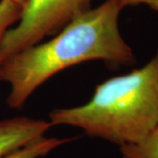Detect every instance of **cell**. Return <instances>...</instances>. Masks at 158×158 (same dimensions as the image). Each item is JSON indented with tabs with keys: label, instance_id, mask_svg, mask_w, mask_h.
Segmentation results:
<instances>
[{
	"label": "cell",
	"instance_id": "ba28073f",
	"mask_svg": "<svg viewBox=\"0 0 158 158\" xmlns=\"http://www.w3.org/2000/svg\"><path fill=\"white\" fill-rule=\"evenodd\" d=\"M124 8L127 6H146L158 12V0H118Z\"/></svg>",
	"mask_w": 158,
	"mask_h": 158
},
{
	"label": "cell",
	"instance_id": "3957f363",
	"mask_svg": "<svg viewBox=\"0 0 158 158\" xmlns=\"http://www.w3.org/2000/svg\"><path fill=\"white\" fill-rule=\"evenodd\" d=\"M93 0H27L21 17L6 33V57L56 34L70 20L91 8Z\"/></svg>",
	"mask_w": 158,
	"mask_h": 158
},
{
	"label": "cell",
	"instance_id": "7a4b0ae2",
	"mask_svg": "<svg viewBox=\"0 0 158 158\" xmlns=\"http://www.w3.org/2000/svg\"><path fill=\"white\" fill-rule=\"evenodd\" d=\"M49 122L119 147L144 138L158 127V48L142 67L98 85L84 105L53 110Z\"/></svg>",
	"mask_w": 158,
	"mask_h": 158
},
{
	"label": "cell",
	"instance_id": "52a82bcc",
	"mask_svg": "<svg viewBox=\"0 0 158 158\" xmlns=\"http://www.w3.org/2000/svg\"><path fill=\"white\" fill-rule=\"evenodd\" d=\"M121 158H158V127L135 143L119 147Z\"/></svg>",
	"mask_w": 158,
	"mask_h": 158
},
{
	"label": "cell",
	"instance_id": "6da1fadb",
	"mask_svg": "<svg viewBox=\"0 0 158 158\" xmlns=\"http://www.w3.org/2000/svg\"><path fill=\"white\" fill-rule=\"evenodd\" d=\"M123 9L118 0H106L70 20L49 40L6 57L2 82L10 86L8 106L22 107L50 77L83 62L103 61L114 67L134 65L135 53L118 28Z\"/></svg>",
	"mask_w": 158,
	"mask_h": 158
},
{
	"label": "cell",
	"instance_id": "5b68a950",
	"mask_svg": "<svg viewBox=\"0 0 158 158\" xmlns=\"http://www.w3.org/2000/svg\"><path fill=\"white\" fill-rule=\"evenodd\" d=\"M70 138L42 137L28 145L7 155L3 158H40L48 155L57 148L67 144Z\"/></svg>",
	"mask_w": 158,
	"mask_h": 158
},
{
	"label": "cell",
	"instance_id": "8992f818",
	"mask_svg": "<svg viewBox=\"0 0 158 158\" xmlns=\"http://www.w3.org/2000/svg\"><path fill=\"white\" fill-rule=\"evenodd\" d=\"M22 11V5L14 0H0V82H2V69L5 61L3 41L7 31L19 20Z\"/></svg>",
	"mask_w": 158,
	"mask_h": 158
},
{
	"label": "cell",
	"instance_id": "277c9868",
	"mask_svg": "<svg viewBox=\"0 0 158 158\" xmlns=\"http://www.w3.org/2000/svg\"><path fill=\"white\" fill-rule=\"evenodd\" d=\"M52 127L49 120L24 116L0 120V158L44 137Z\"/></svg>",
	"mask_w": 158,
	"mask_h": 158
},
{
	"label": "cell",
	"instance_id": "9c48e42d",
	"mask_svg": "<svg viewBox=\"0 0 158 158\" xmlns=\"http://www.w3.org/2000/svg\"><path fill=\"white\" fill-rule=\"evenodd\" d=\"M14 1L19 3V4H20V5H22L23 7H24V5L26 4V1H27V0H14Z\"/></svg>",
	"mask_w": 158,
	"mask_h": 158
}]
</instances>
